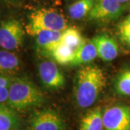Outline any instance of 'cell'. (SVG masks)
<instances>
[{
    "mask_svg": "<svg viewBox=\"0 0 130 130\" xmlns=\"http://www.w3.org/2000/svg\"><path fill=\"white\" fill-rule=\"evenodd\" d=\"M106 76L102 69L96 65L82 67L76 74L74 98L81 108L93 106L106 86Z\"/></svg>",
    "mask_w": 130,
    "mask_h": 130,
    "instance_id": "6da1fadb",
    "label": "cell"
},
{
    "mask_svg": "<svg viewBox=\"0 0 130 130\" xmlns=\"http://www.w3.org/2000/svg\"><path fill=\"white\" fill-rule=\"evenodd\" d=\"M44 101L41 90L30 79L23 77H13L7 105L16 111H23L40 106Z\"/></svg>",
    "mask_w": 130,
    "mask_h": 130,
    "instance_id": "7a4b0ae2",
    "label": "cell"
},
{
    "mask_svg": "<svg viewBox=\"0 0 130 130\" xmlns=\"http://www.w3.org/2000/svg\"><path fill=\"white\" fill-rule=\"evenodd\" d=\"M67 28L63 14L52 8H41L30 13L26 30L28 33L38 30L62 32Z\"/></svg>",
    "mask_w": 130,
    "mask_h": 130,
    "instance_id": "3957f363",
    "label": "cell"
},
{
    "mask_svg": "<svg viewBox=\"0 0 130 130\" xmlns=\"http://www.w3.org/2000/svg\"><path fill=\"white\" fill-rule=\"evenodd\" d=\"M67 126L58 111L46 108L33 111L28 119V130H67Z\"/></svg>",
    "mask_w": 130,
    "mask_h": 130,
    "instance_id": "277c9868",
    "label": "cell"
},
{
    "mask_svg": "<svg viewBox=\"0 0 130 130\" xmlns=\"http://www.w3.org/2000/svg\"><path fill=\"white\" fill-rule=\"evenodd\" d=\"M25 31L21 23L15 19L2 21L0 26V46L7 51L16 50L22 46Z\"/></svg>",
    "mask_w": 130,
    "mask_h": 130,
    "instance_id": "5b68a950",
    "label": "cell"
},
{
    "mask_svg": "<svg viewBox=\"0 0 130 130\" xmlns=\"http://www.w3.org/2000/svg\"><path fill=\"white\" fill-rule=\"evenodd\" d=\"M103 130H130V106L116 104L103 111Z\"/></svg>",
    "mask_w": 130,
    "mask_h": 130,
    "instance_id": "8992f818",
    "label": "cell"
},
{
    "mask_svg": "<svg viewBox=\"0 0 130 130\" xmlns=\"http://www.w3.org/2000/svg\"><path fill=\"white\" fill-rule=\"evenodd\" d=\"M123 10L124 7L119 0H95L88 20L97 22L111 21L119 18Z\"/></svg>",
    "mask_w": 130,
    "mask_h": 130,
    "instance_id": "52a82bcc",
    "label": "cell"
},
{
    "mask_svg": "<svg viewBox=\"0 0 130 130\" xmlns=\"http://www.w3.org/2000/svg\"><path fill=\"white\" fill-rule=\"evenodd\" d=\"M38 74L41 83L47 88L58 90L64 86V76L53 61L41 62L38 66Z\"/></svg>",
    "mask_w": 130,
    "mask_h": 130,
    "instance_id": "ba28073f",
    "label": "cell"
},
{
    "mask_svg": "<svg viewBox=\"0 0 130 130\" xmlns=\"http://www.w3.org/2000/svg\"><path fill=\"white\" fill-rule=\"evenodd\" d=\"M28 34L36 38L38 50L43 55L51 56L52 51L61 43L62 32L38 30Z\"/></svg>",
    "mask_w": 130,
    "mask_h": 130,
    "instance_id": "9c48e42d",
    "label": "cell"
},
{
    "mask_svg": "<svg viewBox=\"0 0 130 130\" xmlns=\"http://www.w3.org/2000/svg\"><path fill=\"white\" fill-rule=\"evenodd\" d=\"M91 41L96 47L98 57L104 61H111L116 59L119 54L116 41L111 36L103 34L93 37Z\"/></svg>",
    "mask_w": 130,
    "mask_h": 130,
    "instance_id": "30bf717a",
    "label": "cell"
},
{
    "mask_svg": "<svg viewBox=\"0 0 130 130\" xmlns=\"http://www.w3.org/2000/svg\"><path fill=\"white\" fill-rule=\"evenodd\" d=\"M103 111L101 107H95L90 110L82 118L79 130H103Z\"/></svg>",
    "mask_w": 130,
    "mask_h": 130,
    "instance_id": "8fae6325",
    "label": "cell"
},
{
    "mask_svg": "<svg viewBox=\"0 0 130 130\" xmlns=\"http://www.w3.org/2000/svg\"><path fill=\"white\" fill-rule=\"evenodd\" d=\"M98 57L96 47L91 41H85L74 52V56L72 61L71 66H79L90 63Z\"/></svg>",
    "mask_w": 130,
    "mask_h": 130,
    "instance_id": "7c38bea8",
    "label": "cell"
},
{
    "mask_svg": "<svg viewBox=\"0 0 130 130\" xmlns=\"http://www.w3.org/2000/svg\"><path fill=\"white\" fill-rule=\"evenodd\" d=\"M20 119L16 111L7 104L0 106V130H18Z\"/></svg>",
    "mask_w": 130,
    "mask_h": 130,
    "instance_id": "4fadbf2b",
    "label": "cell"
},
{
    "mask_svg": "<svg viewBox=\"0 0 130 130\" xmlns=\"http://www.w3.org/2000/svg\"><path fill=\"white\" fill-rule=\"evenodd\" d=\"M20 61L18 56L11 51L2 49L0 51V70L1 73L8 74L19 70Z\"/></svg>",
    "mask_w": 130,
    "mask_h": 130,
    "instance_id": "5bb4252c",
    "label": "cell"
},
{
    "mask_svg": "<svg viewBox=\"0 0 130 130\" xmlns=\"http://www.w3.org/2000/svg\"><path fill=\"white\" fill-rule=\"evenodd\" d=\"M95 0H78L69 7L70 17L73 20H80L88 16L93 9Z\"/></svg>",
    "mask_w": 130,
    "mask_h": 130,
    "instance_id": "9a60e30c",
    "label": "cell"
},
{
    "mask_svg": "<svg viewBox=\"0 0 130 130\" xmlns=\"http://www.w3.org/2000/svg\"><path fill=\"white\" fill-rule=\"evenodd\" d=\"M85 41L81 32L74 27H67L61 35V43L76 51Z\"/></svg>",
    "mask_w": 130,
    "mask_h": 130,
    "instance_id": "2e32d148",
    "label": "cell"
},
{
    "mask_svg": "<svg viewBox=\"0 0 130 130\" xmlns=\"http://www.w3.org/2000/svg\"><path fill=\"white\" fill-rule=\"evenodd\" d=\"M113 87L117 94L130 96V68L123 70L116 75Z\"/></svg>",
    "mask_w": 130,
    "mask_h": 130,
    "instance_id": "e0dca14e",
    "label": "cell"
},
{
    "mask_svg": "<svg viewBox=\"0 0 130 130\" xmlns=\"http://www.w3.org/2000/svg\"><path fill=\"white\" fill-rule=\"evenodd\" d=\"M74 49L61 43L52 51L51 56L59 64H70L74 58Z\"/></svg>",
    "mask_w": 130,
    "mask_h": 130,
    "instance_id": "ac0fdd59",
    "label": "cell"
},
{
    "mask_svg": "<svg viewBox=\"0 0 130 130\" xmlns=\"http://www.w3.org/2000/svg\"><path fill=\"white\" fill-rule=\"evenodd\" d=\"M116 32L120 41L130 48V13L117 25Z\"/></svg>",
    "mask_w": 130,
    "mask_h": 130,
    "instance_id": "d6986e66",
    "label": "cell"
},
{
    "mask_svg": "<svg viewBox=\"0 0 130 130\" xmlns=\"http://www.w3.org/2000/svg\"><path fill=\"white\" fill-rule=\"evenodd\" d=\"M13 77L9 76V74L5 73H1L0 75V87L10 88L12 82Z\"/></svg>",
    "mask_w": 130,
    "mask_h": 130,
    "instance_id": "ffe728a7",
    "label": "cell"
},
{
    "mask_svg": "<svg viewBox=\"0 0 130 130\" xmlns=\"http://www.w3.org/2000/svg\"><path fill=\"white\" fill-rule=\"evenodd\" d=\"M119 2L121 3V4H125V3H126V2H128L129 0H119Z\"/></svg>",
    "mask_w": 130,
    "mask_h": 130,
    "instance_id": "44dd1931",
    "label": "cell"
}]
</instances>
